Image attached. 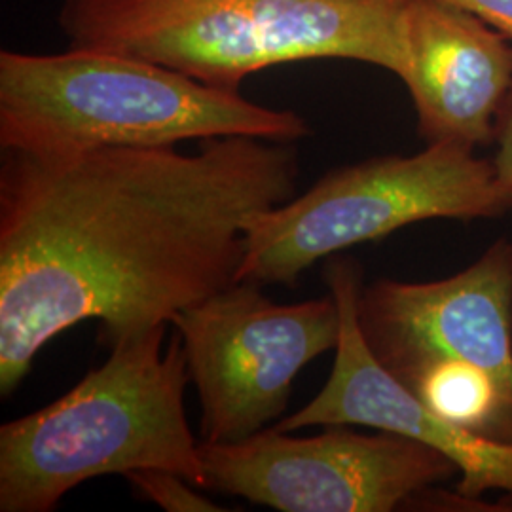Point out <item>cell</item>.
Returning a JSON list of instances; mask_svg holds the SVG:
<instances>
[{"label": "cell", "mask_w": 512, "mask_h": 512, "mask_svg": "<svg viewBox=\"0 0 512 512\" xmlns=\"http://www.w3.org/2000/svg\"><path fill=\"white\" fill-rule=\"evenodd\" d=\"M296 143L255 137L71 154L2 150L0 395L57 334L116 344L239 283L247 226L298 192Z\"/></svg>", "instance_id": "cell-1"}, {"label": "cell", "mask_w": 512, "mask_h": 512, "mask_svg": "<svg viewBox=\"0 0 512 512\" xmlns=\"http://www.w3.org/2000/svg\"><path fill=\"white\" fill-rule=\"evenodd\" d=\"M310 133L294 110L258 105L131 55L90 48L0 52L2 150L71 154L219 137L298 143Z\"/></svg>", "instance_id": "cell-2"}, {"label": "cell", "mask_w": 512, "mask_h": 512, "mask_svg": "<svg viewBox=\"0 0 512 512\" xmlns=\"http://www.w3.org/2000/svg\"><path fill=\"white\" fill-rule=\"evenodd\" d=\"M406 0H63L69 48L131 55L236 90L264 69L348 59L399 76Z\"/></svg>", "instance_id": "cell-3"}, {"label": "cell", "mask_w": 512, "mask_h": 512, "mask_svg": "<svg viewBox=\"0 0 512 512\" xmlns=\"http://www.w3.org/2000/svg\"><path fill=\"white\" fill-rule=\"evenodd\" d=\"M110 346L109 359L57 401L0 427V511H54L97 476L162 469L205 490L200 442L184 412L190 382L179 332Z\"/></svg>", "instance_id": "cell-4"}, {"label": "cell", "mask_w": 512, "mask_h": 512, "mask_svg": "<svg viewBox=\"0 0 512 512\" xmlns=\"http://www.w3.org/2000/svg\"><path fill=\"white\" fill-rule=\"evenodd\" d=\"M509 211L492 160L478 158L475 148L433 143L410 156L368 158L256 217L247 226L239 281L293 287L321 258L408 224L501 219Z\"/></svg>", "instance_id": "cell-5"}, {"label": "cell", "mask_w": 512, "mask_h": 512, "mask_svg": "<svg viewBox=\"0 0 512 512\" xmlns=\"http://www.w3.org/2000/svg\"><path fill=\"white\" fill-rule=\"evenodd\" d=\"M198 389L202 442L234 444L279 420L296 374L340 340L336 298L275 304L239 281L175 315Z\"/></svg>", "instance_id": "cell-6"}, {"label": "cell", "mask_w": 512, "mask_h": 512, "mask_svg": "<svg viewBox=\"0 0 512 512\" xmlns=\"http://www.w3.org/2000/svg\"><path fill=\"white\" fill-rule=\"evenodd\" d=\"M205 490L281 512H393L458 476L418 440L327 425L315 437L264 429L234 444L200 442Z\"/></svg>", "instance_id": "cell-7"}, {"label": "cell", "mask_w": 512, "mask_h": 512, "mask_svg": "<svg viewBox=\"0 0 512 512\" xmlns=\"http://www.w3.org/2000/svg\"><path fill=\"white\" fill-rule=\"evenodd\" d=\"M357 321L372 355L404 385L423 366L459 359L490 372L512 408L511 239L444 279L363 285Z\"/></svg>", "instance_id": "cell-8"}, {"label": "cell", "mask_w": 512, "mask_h": 512, "mask_svg": "<svg viewBox=\"0 0 512 512\" xmlns=\"http://www.w3.org/2000/svg\"><path fill=\"white\" fill-rule=\"evenodd\" d=\"M325 283L340 308V340L327 384L296 414L275 429L291 433L306 427L351 425L418 440L435 448L458 469L456 492L478 503L480 495L512 497V444L488 439L433 414L397 380L366 346L357 321L363 268L353 258L330 256Z\"/></svg>", "instance_id": "cell-9"}, {"label": "cell", "mask_w": 512, "mask_h": 512, "mask_svg": "<svg viewBox=\"0 0 512 512\" xmlns=\"http://www.w3.org/2000/svg\"><path fill=\"white\" fill-rule=\"evenodd\" d=\"M403 71L425 145H492L512 92V40L446 0H406Z\"/></svg>", "instance_id": "cell-10"}, {"label": "cell", "mask_w": 512, "mask_h": 512, "mask_svg": "<svg viewBox=\"0 0 512 512\" xmlns=\"http://www.w3.org/2000/svg\"><path fill=\"white\" fill-rule=\"evenodd\" d=\"M406 387L442 420L512 444L511 404L490 372L459 359H439L423 366Z\"/></svg>", "instance_id": "cell-11"}, {"label": "cell", "mask_w": 512, "mask_h": 512, "mask_svg": "<svg viewBox=\"0 0 512 512\" xmlns=\"http://www.w3.org/2000/svg\"><path fill=\"white\" fill-rule=\"evenodd\" d=\"M126 480L135 492H139L147 501L167 512L224 511L200 492L202 488L194 486L184 476L171 471L141 469L126 475Z\"/></svg>", "instance_id": "cell-12"}, {"label": "cell", "mask_w": 512, "mask_h": 512, "mask_svg": "<svg viewBox=\"0 0 512 512\" xmlns=\"http://www.w3.org/2000/svg\"><path fill=\"white\" fill-rule=\"evenodd\" d=\"M494 143L497 150H495L492 164H494L495 175L509 198L512 211V92L499 110V116L495 122Z\"/></svg>", "instance_id": "cell-13"}, {"label": "cell", "mask_w": 512, "mask_h": 512, "mask_svg": "<svg viewBox=\"0 0 512 512\" xmlns=\"http://www.w3.org/2000/svg\"><path fill=\"white\" fill-rule=\"evenodd\" d=\"M473 12L512 40V0H446Z\"/></svg>", "instance_id": "cell-14"}]
</instances>
